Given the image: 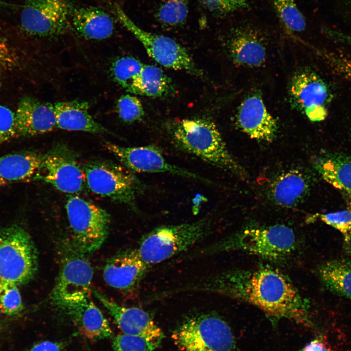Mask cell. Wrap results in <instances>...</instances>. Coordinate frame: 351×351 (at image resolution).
Listing matches in <instances>:
<instances>
[{"instance_id": "obj_1", "label": "cell", "mask_w": 351, "mask_h": 351, "mask_svg": "<svg viewBox=\"0 0 351 351\" xmlns=\"http://www.w3.org/2000/svg\"><path fill=\"white\" fill-rule=\"evenodd\" d=\"M174 292L217 294L256 306L273 321L285 318L312 325L309 301L288 277L270 266L227 270L177 287Z\"/></svg>"}, {"instance_id": "obj_2", "label": "cell", "mask_w": 351, "mask_h": 351, "mask_svg": "<svg viewBox=\"0 0 351 351\" xmlns=\"http://www.w3.org/2000/svg\"><path fill=\"white\" fill-rule=\"evenodd\" d=\"M296 238L293 230L284 224L250 226L214 243L193 250L183 258L241 251L269 260H281L295 250Z\"/></svg>"}, {"instance_id": "obj_3", "label": "cell", "mask_w": 351, "mask_h": 351, "mask_svg": "<svg viewBox=\"0 0 351 351\" xmlns=\"http://www.w3.org/2000/svg\"><path fill=\"white\" fill-rule=\"evenodd\" d=\"M173 143L180 150L222 169L244 176L242 167L228 150L215 123L206 118L176 120L168 127Z\"/></svg>"}, {"instance_id": "obj_4", "label": "cell", "mask_w": 351, "mask_h": 351, "mask_svg": "<svg viewBox=\"0 0 351 351\" xmlns=\"http://www.w3.org/2000/svg\"><path fill=\"white\" fill-rule=\"evenodd\" d=\"M212 221L205 216L196 221L160 226L141 238L137 253L149 267L187 251L212 233Z\"/></svg>"}, {"instance_id": "obj_5", "label": "cell", "mask_w": 351, "mask_h": 351, "mask_svg": "<svg viewBox=\"0 0 351 351\" xmlns=\"http://www.w3.org/2000/svg\"><path fill=\"white\" fill-rule=\"evenodd\" d=\"M172 337L180 351H236L230 327L214 313L187 317L175 329Z\"/></svg>"}, {"instance_id": "obj_6", "label": "cell", "mask_w": 351, "mask_h": 351, "mask_svg": "<svg viewBox=\"0 0 351 351\" xmlns=\"http://www.w3.org/2000/svg\"><path fill=\"white\" fill-rule=\"evenodd\" d=\"M82 168L89 189L114 201L133 206L144 191V184L124 166L96 160L85 163Z\"/></svg>"}, {"instance_id": "obj_7", "label": "cell", "mask_w": 351, "mask_h": 351, "mask_svg": "<svg viewBox=\"0 0 351 351\" xmlns=\"http://www.w3.org/2000/svg\"><path fill=\"white\" fill-rule=\"evenodd\" d=\"M37 269L36 250L27 233L17 225L0 229V282L26 283Z\"/></svg>"}, {"instance_id": "obj_8", "label": "cell", "mask_w": 351, "mask_h": 351, "mask_svg": "<svg viewBox=\"0 0 351 351\" xmlns=\"http://www.w3.org/2000/svg\"><path fill=\"white\" fill-rule=\"evenodd\" d=\"M65 208L78 251L88 254L99 249L108 234V213L97 205L73 195L68 197Z\"/></svg>"}, {"instance_id": "obj_9", "label": "cell", "mask_w": 351, "mask_h": 351, "mask_svg": "<svg viewBox=\"0 0 351 351\" xmlns=\"http://www.w3.org/2000/svg\"><path fill=\"white\" fill-rule=\"evenodd\" d=\"M114 11L119 22L141 43L148 55L160 65L200 76V71L182 45L172 39L147 32L136 25L124 10L116 4Z\"/></svg>"}, {"instance_id": "obj_10", "label": "cell", "mask_w": 351, "mask_h": 351, "mask_svg": "<svg viewBox=\"0 0 351 351\" xmlns=\"http://www.w3.org/2000/svg\"><path fill=\"white\" fill-rule=\"evenodd\" d=\"M32 179L50 183L58 190L71 195L81 192L85 182L82 168L74 153L63 145H58L44 155Z\"/></svg>"}, {"instance_id": "obj_11", "label": "cell", "mask_w": 351, "mask_h": 351, "mask_svg": "<svg viewBox=\"0 0 351 351\" xmlns=\"http://www.w3.org/2000/svg\"><path fill=\"white\" fill-rule=\"evenodd\" d=\"M68 17L64 0H27L20 14V26L32 36L54 37L66 31Z\"/></svg>"}, {"instance_id": "obj_12", "label": "cell", "mask_w": 351, "mask_h": 351, "mask_svg": "<svg viewBox=\"0 0 351 351\" xmlns=\"http://www.w3.org/2000/svg\"><path fill=\"white\" fill-rule=\"evenodd\" d=\"M105 146L124 166L133 172L167 173L206 183L209 181L194 173L169 163L155 145L124 147L106 142Z\"/></svg>"}, {"instance_id": "obj_13", "label": "cell", "mask_w": 351, "mask_h": 351, "mask_svg": "<svg viewBox=\"0 0 351 351\" xmlns=\"http://www.w3.org/2000/svg\"><path fill=\"white\" fill-rule=\"evenodd\" d=\"M93 268L80 255L67 259L60 269L51 293L53 302L59 308L80 302L90 296Z\"/></svg>"}, {"instance_id": "obj_14", "label": "cell", "mask_w": 351, "mask_h": 351, "mask_svg": "<svg viewBox=\"0 0 351 351\" xmlns=\"http://www.w3.org/2000/svg\"><path fill=\"white\" fill-rule=\"evenodd\" d=\"M290 93L293 103L314 122L324 120L328 116L330 93L326 83L315 73L301 71L292 78Z\"/></svg>"}, {"instance_id": "obj_15", "label": "cell", "mask_w": 351, "mask_h": 351, "mask_svg": "<svg viewBox=\"0 0 351 351\" xmlns=\"http://www.w3.org/2000/svg\"><path fill=\"white\" fill-rule=\"evenodd\" d=\"M92 292L123 333L143 338L151 351L159 346L164 334L146 312L137 307H123L95 289Z\"/></svg>"}, {"instance_id": "obj_16", "label": "cell", "mask_w": 351, "mask_h": 351, "mask_svg": "<svg viewBox=\"0 0 351 351\" xmlns=\"http://www.w3.org/2000/svg\"><path fill=\"white\" fill-rule=\"evenodd\" d=\"M236 123L251 138L272 142L276 137L277 122L268 112L258 94L250 95L244 99L238 107Z\"/></svg>"}, {"instance_id": "obj_17", "label": "cell", "mask_w": 351, "mask_h": 351, "mask_svg": "<svg viewBox=\"0 0 351 351\" xmlns=\"http://www.w3.org/2000/svg\"><path fill=\"white\" fill-rule=\"evenodd\" d=\"M150 268L136 249H129L116 254L107 262L103 277L109 286L128 292L137 288Z\"/></svg>"}, {"instance_id": "obj_18", "label": "cell", "mask_w": 351, "mask_h": 351, "mask_svg": "<svg viewBox=\"0 0 351 351\" xmlns=\"http://www.w3.org/2000/svg\"><path fill=\"white\" fill-rule=\"evenodd\" d=\"M15 125L16 136H31L52 131L56 127L53 104L23 97L15 113Z\"/></svg>"}, {"instance_id": "obj_19", "label": "cell", "mask_w": 351, "mask_h": 351, "mask_svg": "<svg viewBox=\"0 0 351 351\" xmlns=\"http://www.w3.org/2000/svg\"><path fill=\"white\" fill-rule=\"evenodd\" d=\"M60 309L70 317L79 331L87 338L96 341L112 336L107 320L90 296Z\"/></svg>"}, {"instance_id": "obj_20", "label": "cell", "mask_w": 351, "mask_h": 351, "mask_svg": "<svg viewBox=\"0 0 351 351\" xmlns=\"http://www.w3.org/2000/svg\"><path fill=\"white\" fill-rule=\"evenodd\" d=\"M56 127L67 131L95 134H111L90 114L89 103L74 100L53 104Z\"/></svg>"}, {"instance_id": "obj_21", "label": "cell", "mask_w": 351, "mask_h": 351, "mask_svg": "<svg viewBox=\"0 0 351 351\" xmlns=\"http://www.w3.org/2000/svg\"><path fill=\"white\" fill-rule=\"evenodd\" d=\"M310 190V181L300 171L292 169L279 175L269 187L270 198L276 204L295 207L303 201Z\"/></svg>"}, {"instance_id": "obj_22", "label": "cell", "mask_w": 351, "mask_h": 351, "mask_svg": "<svg viewBox=\"0 0 351 351\" xmlns=\"http://www.w3.org/2000/svg\"><path fill=\"white\" fill-rule=\"evenodd\" d=\"M229 50L234 62L240 66L257 67L266 61L267 54L264 43L252 30L237 32L231 40Z\"/></svg>"}, {"instance_id": "obj_23", "label": "cell", "mask_w": 351, "mask_h": 351, "mask_svg": "<svg viewBox=\"0 0 351 351\" xmlns=\"http://www.w3.org/2000/svg\"><path fill=\"white\" fill-rule=\"evenodd\" d=\"M72 23L80 35L89 39H107L112 36L114 29L111 17L103 10L94 6L76 10Z\"/></svg>"}, {"instance_id": "obj_24", "label": "cell", "mask_w": 351, "mask_h": 351, "mask_svg": "<svg viewBox=\"0 0 351 351\" xmlns=\"http://www.w3.org/2000/svg\"><path fill=\"white\" fill-rule=\"evenodd\" d=\"M314 168L328 183L351 198V157L329 153L317 157Z\"/></svg>"}, {"instance_id": "obj_25", "label": "cell", "mask_w": 351, "mask_h": 351, "mask_svg": "<svg viewBox=\"0 0 351 351\" xmlns=\"http://www.w3.org/2000/svg\"><path fill=\"white\" fill-rule=\"evenodd\" d=\"M45 154L26 152L0 156V176L7 182L33 179Z\"/></svg>"}, {"instance_id": "obj_26", "label": "cell", "mask_w": 351, "mask_h": 351, "mask_svg": "<svg viewBox=\"0 0 351 351\" xmlns=\"http://www.w3.org/2000/svg\"><path fill=\"white\" fill-rule=\"evenodd\" d=\"M321 282L329 291L351 300V260H331L317 270Z\"/></svg>"}, {"instance_id": "obj_27", "label": "cell", "mask_w": 351, "mask_h": 351, "mask_svg": "<svg viewBox=\"0 0 351 351\" xmlns=\"http://www.w3.org/2000/svg\"><path fill=\"white\" fill-rule=\"evenodd\" d=\"M173 90L171 79L159 67L144 65L129 93L152 98L167 96Z\"/></svg>"}, {"instance_id": "obj_28", "label": "cell", "mask_w": 351, "mask_h": 351, "mask_svg": "<svg viewBox=\"0 0 351 351\" xmlns=\"http://www.w3.org/2000/svg\"><path fill=\"white\" fill-rule=\"evenodd\" d=\"M144 65L134 57H121L112 63L111 74L114 81L129 92L140 74Z\"/></svg>"}, {"instance_id": "obj_29", "label": "cell", "mask_w": 351, "mask_h": 351, "mask_svg": "<svg viewBox=\"0 0 351 351\" xmlns=\"http://www.w3.org/2000/svg\"><path fill=\"white\" fill-rule=\"evenodd\" d=\"M273 2L278 16L288 29L294 32L305 29V18L294 0H273Z\"/></svg>"}, {"instance_id": "obj_30", "label": "cell", "mask_w": 351, "mask_h": 351, "mask_svg": "<svg viewBox=\"0 0 351 351\" xmlns=\"http://www.w3.org/2000/svg\"><path fill=\"white\" fill-rule=\"evenodd\" d=\"M188 13L186 0H167L159 8L157 17L160 22L168 26H176L186 20Z\"/></svg>"}, {"instance_id": "obj_31", "label": "cell", "mask_w": 351, "mask_h": 351, "mask_svg": "<svg viewBox=\"0 0 351 351\" xmlns=\"http://www.w3.org/2000/svg\"><path fill=\"white\" fill-rule=\"evenodd\" d=\"M117 107L119 118L125 122L132 123L140 120L144 115L141 101L132 95L121 96L117 100Z\"/></svg>"}, {"instance_id": "obj_32", "label": "cell", "mask_w": 351, "mask_h": 351, "mask_svg": "<svg viewBox=\"0 0 351 351\" xmlns=\"http://www.w3.org/2000/svg\"><path fill=\"white\" fill-rule=\"evenodd\" d=\"M23 308L21 297L16 284L0 282V310L8 315L15 314Z\"/></svg>"}, {"instance_id": "obj_33", "label": "cell", "mask_w": 351, "mask_h": 351, "mask_svg": "<svg viewBox=\"0 0 351 351\" xmlns=\"http://www.w3.org/2000/svg\"><path fill=\"white\" fill-rule=\"evenodd\" d=\"M319 218L326 224L338 230L346 237L351 231V209L333 213L316 214L309 218Z\"/></svg>"}, {"instance_id": "obj_34", "label": "cell", "mask_w": 351, "mask_h": 351, "mask_svg": "<svg viewBox=\"0 0 351 351\" xmlns=\"http://www.w3.org/2000/svg\"><path fill=\"white\" fill-rule=\"evenodd\" d=\"M112 348L113 351H151L143 338L124 333L114 338Z\"/></svg>"}, {"instance_id": "obj_35", "label": "cell", "mask_w": 351, "mask_h": 351, "mask_svg": "<svg viewBox=\"0 0 351 351\" xmlns=\"http://www.w3.org/2000/svg\"><path fill=\"white\" fill-rule=\"evenodd\" d=\"M16 136L15 113L0 105V145Z\"/></svg>"}, {"instance_id": "obj_36", "label": "cell", "mask_w": 351, "mask_h": 351, "mask_svg": "<svg viewBox=\"0 0 351 351\" xmlns=\"http://www.w3.org/2000/svg\"><path fill=\"white\" fill-rule=\"evenodd\" d=\"M324 55L328 62L336 72L351 79V58L340 57L332 53Z\"/></svg>"}, {"instance_id": "obj_37", "label": "cell", "mask_w": 351, "mask_h": 351, "mask_svg": "<svg viewBox=\"0 0 351 351\" xmlns=\"http://www.w3.org/2000/svg\"><path fill=\"white\" fill-rule=\"evenodd\" d=\"M17 60L14 52L6 40L0 35V69L14 66Z\"/></svg>"}, {"instance_id": "obj_38", "label": "cell", "mask_w": 351, "mask_h": 351, "mask_svg": "<svg viewBox=\"0 0 351 351\" xmlns=\"http://www.w3.org/2000/svg\"><path fill=\"white\" fill-rule=\"evenodd\" d=\"M203 5L211 12L223 14L233 11L225 0H200Z\"/></svg>"}, {"instance_id": "obj_39", "label": "cell", "mask_w": 351, "mask_h": 351, "mask_svg": "<svg viewBox=\"0 0 351 351\" xmlns=\"http://www.w3.org/2000/svg\"><path fill=\"white\" fill-rule=\"evenodd\" d=\"M61 345L52 341H43L36 344L28 351H61Z\"/></svg>"}, {"instance_id": "obj_40", "label": "cell", "mask_w": 351, "mask_h": 351, "mask_svg": "<svg viewBox=\"0 0 351 351\" xmlns=\"http://www.w3.org/2000/svg\"><path fill=\"white\" fill-rule=\"evenodd\" d=\"M298 351H331L324 346L319 339H315Z\"/></svg>"}, {"instance_id": "obj_41", "label": "cell", "mask_w": 351, "mask_h": 351, "mask_svg": "<svg viewBox=\"0 0 351 351\" xmlns=\"http://www.w3.org/2000/svg\"><path fill=\"white\" fill-rule=\"evenodd\" d=\"M328 33L332 39H335L338 41L351 45V36L332 30H329Z\"/></svg>"}, {"instance_id": "obj_42", "label": "cell", "mask_w": 351, "mask_h": 351, "mask_svg": "<svg viewBox=\"0 0 351 351\" xmlns=\"http://www.w3.org/2000/svg\"><path fill=\"white\" fill-rule=\"evenodd\" d=\"M231 6L232 11L245 8L247 6L246 0H225Z\"/></svg>"}, {"instance_id": "obj_43", "label": "cell", "mask_w": 351, "mask_h": 351, "mask_svg": "<svg viewBox=\"0 0 351 351\" xmlns=\"http://www.w3.org/2000/svg\"><path fill=\"white\" fill-rule=\"evenodd\" d=\"M346 249L351 254V231L348 236L344 238Z\"/></svg>"}, {"instance_id": "obj_44", "label": "cell", "mask_w": 351, "mask_h": 351, "mask_svg": "<svg viewBox=\"0 0 351 351\" xmlns=\"http://www.w3.org/2000/svg\"><path fill=\"white\" fill-rule=\"evenodd\" d=\"M7 182L0 176V188L3 186Z\"/></svg>"}, {"instance_id": "obj_45", "label": "cell", "mask_w": 351, "mask_h": 351, "mask_svg": "<svg viewBox=\"0 0 351 351\" xmlns=\"http://www.w3.org/2000/svg\"><path fill=\"white\" fill-rule=\"evenodd\" d=\"M4 4V3L1 2V1H0V4Z\"/></svg>"}, {"instance_id": "obj_46", "label": "cell", "mask_w": 351, "mask_h": 351, "mask_svg": "<svg viewBox=\"0 0 351 351\" xmlns=\"http://www.w3.org/2000/svg\"></svg>"}]
</instances>
